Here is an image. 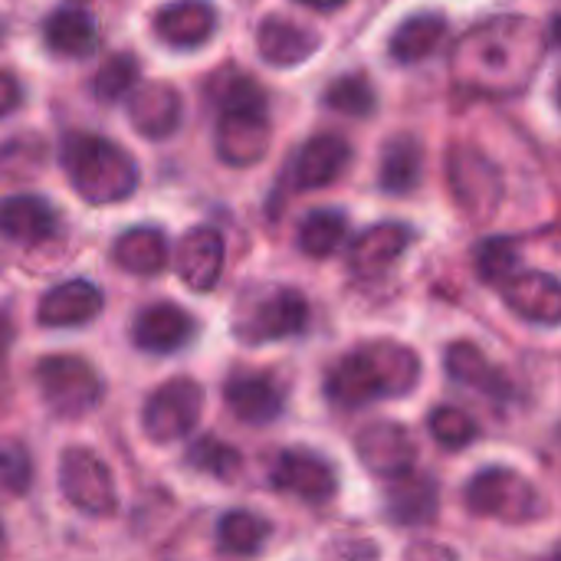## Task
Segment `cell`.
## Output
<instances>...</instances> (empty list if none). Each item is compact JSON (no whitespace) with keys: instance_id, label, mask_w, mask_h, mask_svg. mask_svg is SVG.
<instances>
[{"instance_id":"6da1fadb","label":"cell","mask_w":561,"mask_h":561,"mask_svg":"<svg viewBox=\"0 0 561 561\" xmlns=\"http://www.w3.org/2000/svg\"><path fill=\"white\" fill-rule=\"evenodd\" d=\"M542 33L519 16H500L486 26H477L454 56V76L480 92H516L529 82V76L506 62V56L539 66Z\"/></svg>"},{"instance_id":"7a4b0ae2","label":"cell","mask_w":561,"mask_h":561,"mask_svg":"<svg viewBox=\"0 0 561 561\" xmlns=\"http://www.w3.org/2000/svg\"><path fill=\"white\" fill-rule=\"evenodd\" d=\"M417 378L421 362L411 348L378 342L342 358L325 378V394L335 408H365L375 398L408 394L417 385Z\"/></svg>"},{"instance_id":"3957f363","label":"cell","mask_w":561,"mask_h":561,"mask_svg":"<svg viewBox=\"0 0 561 561\" xmlns=\"http://www.w3.org/2000/svg\"><path fill=\"white\" fill-rule=\"evenodd\" d=\"M62 168L76 194L89 204H122L138 187L135 158L102 135H69L62 141Z\"/></svg>"},{"instance_id":"277c9868","label":"cell","mask_w":561,"mask_h":561,"mask_svg":"<svg viewBox=\"0 0 561 561\" xmlns=\"http://www.w3.org/2000/svg\"><path fill=\"white\" fill-rule=\"evenodd\" d=\"M36 385L56 417H85L102 404V375L76 355H49L36 365Z\"/></svg>"},{"instance_id":"5b68a950","label":"cell","mask_w":561,"mask_h":561,"mask_svg":"<svg viewBox=\"0 0 561 561\" xmlns=\"http://www.w3.org/2000/svg\"><path fill=\"white\" fill-rule=\"evenodd\" d=\"M467 506L473 516L496 519V523H533L546 513L542 493L516 470L493 467L470 480Z\"/></svg>"},{"instance_id":"8992f818","label":"cell","mask_w":561,"mask_h":561,"mask_svg":"<svg viewBox=\"0 0 561 561\" xmlns=\"http://www.w3.org/2000/svg\"><path fill=\"white\" fill-rule=\"evenodd\" d=\"M447 181L457 207L473 220H490L503 201V178L496 164L473 145H454L447 154Z\"/></svg>"},{"instance_id":"52a82bcc","label":"cell","mask_w":561,"mask_h":561,"mask_svg":"<svg viewBox=\"0 0 561 561\" xmlns=\"http://www.w3.org/2000/svg\"><path fill=\"white\" fill-rule=\"evenodd\" d=\"M59 490L85 516H112L118 506L108 467L85 447H69L59 460Z\"/></svg>"},{"instance_id":"ba28073f","label":"cell","mask_w":561,"mask_h":561,"mask_svg":"<svg viewBox=\"0 0 561 561\" xmlns=\"http://www.w3.org/2000/svg\"><path fill=\"white\" fill-rule=\"evenodd\" d=\"M201 404H204V391L194 378H171L145 404L141 414L145 434L154 444H171L187 437L201 421Z\"/></svg>"},{"instance_id":"9c48e42d","label":"cell","mask_w":561,"mask_h":561,"mask_svg":"<svg viewBox=\"0 0 561 561\" xmlns=\"http://www.w3.org/2000/svg\"><path fill=\"white\" fill-rule=\"evenodd\" d=\"M309 322V302L296 289H270L237 319V335L243 342H276L299 335Z\"/></svg>"},{"instance_id":"30bf717a","label":"cell","mask_w":561,"mask_h":561,"mask_svg":"<svg viewBox=\"0 0 561 561\" xmlns=\"http://www.w3.org/2000/svg\"><path fill=\"white\" fill-rule=\"evenodd\" d=\"M270 151V118L266 108H233L220 112L217 122V154L230 168H250Z\"/></svg>"},{"instance_id":"8fae6325","label":"cell","mask_w":561,"mask_h":561,"mask_svg":"<svg viewBox=\"0 0 561 561\" xmlns=\"http://www.w3.org/2000/svg\"><path fill=\"white\" fill-rule=\"evenodd\" d=\"M355 447H358L362 463L381 480H391V477H401V473L414 470L417 447H414L404 424L378 421V424H371V427H365L358 434Z\"/></svg>"},{"instance_id":"7c38bea8","label":"cell","mask_w":561,"mask_h":561,"mask_svg":"<svg viewBox=\"0 0 561 561\" xmlns=\"http://www.w3.org/2000/svg\"><path fill=\"white\" fill-rule=\"evenodd\" d=\"M273 486L306 503H325L339 490V477L329 460L312 450H286L273 467Z\"/></svg>"},{"instance_id":"4fadbf2b","label":"cell","mask_w":561,"mask_h":561,"mask_svg":"<svg viewBox=\"0 0 561 561\" xmlns=\"http://www.w3.org/2000/svg\"><path fill=\"white\" fill-rule=\"evenodd\" d=\"M128 118L141 138L164 141L181 128L184 118V102L174 85L168 82H145L135 85L128 95Z\"/></svg>"},{"instance_id":"5bb4252c","label":"cell","mask_w":561,"mask_h":561,"mask_svg":"<svg viewBox=\"0 0 561 561\" xmlns=\"http://www.w3.org/2000/svg\"><path fill=\"white\" fill-rule=\"evenodd\" d=\"M506 306L536 325H561V283L542 270H516L503 283Z\"/></svg>"},{"instance_id":"9a60e30c","label":"cell","mask_w":561,"mask_h":561,"mask_svg":"<svg viewBox=\"0 0 561 561\" xmlns=\"http://www.w3.org/2000/svg\"><path fill=\"white\" fill-rule=\"evenodd\" d=\"M102 306L105 296L99 286H92L89 279H66L39 299L36 322L43 329H79L89 325L102 312Z\"/></svg>"},{"instance_id":"2e32d148","label":"cell","mask_w":561,"mask_h":561,"mask_svg":"<svg viewBox=\"0 0 561 561\" xmlns=\"http://www.w3.org/2000/svg\"><path fill=\"white\" fill-rule=\"evenodd\" d=\"M194 339V319L171 302H158L138 312L131 325V342L135 348L148 355H174Z\"/></svg>"},{"instance_id":"e0dca14e","label":"cell","mask_w":561,"mask_h":561,"mask_svg":"<svg viewBox=\"0 0 561 561\" xmlns=\"http://www.w3.org/2000/svg\"><path fill=\"white\" fill-rule=\"evenodd\" d=\"M224 273V237L214 227H194L178 247V276L194 293H210Z\"/></svg>"},{"instance_id":"ac0fdd59","label":"cell","mask_w":561,"mask_h":561,"mask_svg":"<svg viewBox=\"0 0 561 561\" xmlns=\"http://www.w3.org/2000/svg\"><path fill=\"white\" fill-rule=\"evenodd\" d=\"M217 30V10L207 0H174L154 13V33L174 49L204 46Z\"/></svg>"},{"instance_id":"d6986e66","label":"cell","mask_w":561,"mask_h":561,"mask_svg":"<svg viewBox=\"0 0 561 561\" xmlns=\"http://www.w3.org/2000/svg\"><path fill=\"white\" fill-rule=\"evenodd\" d=\"M56 207L36 194H13L0 201V233L13 243L36 247L56 237Z\"/></svg>"},{"instance_id":"ffe728a7","label":"cell","mask_w":561,"mask_h":561,"mask_svg":"<svg viewBox=\"0 0 561 561\" xmlns=\"http://www.w3.org/2000/svg\"><path fill=\"white\" fill-rule=\"evenodd\" d=\"M352 161V145L342 135H316L302 145L293 164V181L302 191L332 184Z\"/></svg>"},{"instance_id":"44dd1931","label":"cell","mask_w":561,"mask_h":561,"mask_svg":"<svg viewBox=\"0 0 561 561\" xmlns=\"http://www.w3.org/2000/svg\"><path fill=\"white\" fill-rule=\"evenodd\" d=\"M411 243V230L404 224H378V227H368L348 250V266L355 276L362 279H371V276H381L391 263H398L404 256Z\"/></svg>"},{"instance_id":"7402d4cb","label":"cell","mask_w":561,"mask_h":561,"mask_svg":"<svg viewBox=\"0 0 561 561\" xmlns=\"http://www.w3.org/2000/svg\"><path fill=\"white\" fill-rule=\"evenodd\" d=\"M319 49V36L293 20L266 16L256 30V53L276 69H293Z\"/></svg>"},{"instance_id":"603a6c76","label":"cell","mask_w":561,"mask_h":561,"mask_svg":"<svg viewBox=\"0 0 561 561\" xmlns=\"http://www.w3.org/2000/svg\"><path fill=\"white\" fill-rule=\"evenodd\" d=\"M227 408L243 424H270L283 414V391L270 375H237L224 388Z\"/></svg>"},{"instance_id":"cb8c5ba5","label":"cell","mask_w":561,"mask_h":561,"mask_svg":"<svg viewBox=\"0 0 561 561\" xmlns=\"http://www.w3.org/2000/svg\"><path fill=\"white\" fill-rule=\"evenodd\" d=\"M385 503H388V516L394 523L424 526V523H431L437 516L440 493H437V483L431 477H417L414 470H408V473L388 480Z\"/></svg>"},{"instance_id":"d4e9b609","label":"cell","mask_w":561,"mask_h":561,"mask_svg":"<svg viewBox=\"0 0 561 561\" xmlns=\"http://www.w3.org/2000/svg\"><path fill=\"white\" fill-rule=\"evenodd\" d=\"M112 260L131 276H158L168 266V240L154 227H131L115 240Z\"/></svg>"},{"instance_id":"484cf974","label":"cell","mask_w":561,"mask_h":561,"mask_svg":"<svg viewBox=\"0 0 561 561\" xmlns=\"http://www.w3.org/2000/svg\"><path fill=\"white\" fill-rule=\"evenodd\" d=\"M43 36L56 56H69V59H82V56L95 53V46H99V33H95L92 16L85 10H76V7L56 10L46 20Z\"/></svg>"},{"instance_id":"4316f807","label":"cell","mask_w":561,"mask_h":561,"mask_svg":"<svg viewBox=\"0 0 561 561\" xmlns=\"http://www.w3.org/2000/svg\"><path fill=\"white\" fill-rule=\"evenodd\" d=\"M421 171H424V151L421 141L411 135H398L385 145L381 151V191L385 194H411L421 184Z\"/></svg>"},{"instance_id":"83f0119b","label":"cell","mask_w":561,"mask_h":561,"mask_svg":"<svg viewBox=\"0 0 561 561\" xmlns=\"http://www.w3.org/2000/svg\"><path fill=\"white\" fill-rule=\"evenodd\" d=\"M444 36H447V20L444 16H437V13H417V16L404 20L394 30L388 49H391L394 62L414 66V62L427 59L440 46Z\"/></svg>"},{"instance_id":"f1b7e54d","label":"cell","mask_w":561,"mask_h":561,"mask_svg":"<svg viewBox=\"0 0 561 561\" xmlns=\"http://www.w3.org/2000/svg\"><path fill=\"white\" fill-rule=\"evenodd\" d=\"M447 375L460 385H470L477 391H486V394H496L506 388V378L503 371L473 345V342H454L447 348Z\"/></svg>"},{"instance_id":"f546056e","label":"cell","mask_w":561,"mask_h":561,"mask_svg":"<svg viewBox=\"0 0 561 561\" xmlns=\"http://www.w3.org/2000/svg\"><path fill=\"white\" fill-rule=\"evenodd\" d=\"M270 539V526L266 519H260L256 513L247 510H233L220 519L217 526V546L227 556H256Z\"/></svg>"},{"instance_id":"4dcf8cb0","label":"cell","mask_w":561,"mask_h":561,"mask_svg":"<svg viewBox=\"0 0 561 561\" xmlns=\"http://www.w3.org/2000/svg\"><path fill=\"white\" fill-rule=\"evenodd\" d=\"M345 230L348 227H345V214L342 210H316L299 227V250L306 256H316V260L332 256L342 247Z\"/></svg>"},{"instance_id":"1f68e13d","label":"cell","mask_w":561,"mask_h":561,"mask_svg":"<svg viewBox=\"0 0 561 561\" xmlns=\"http://www.w3.org/2000/svg\"><path fill=\"white\" fill-rule=\"evenodd\" d=\"M375 89L365 76H342L325 92V105L348 118H368L375 112Z\"/></svg>"},{"instance_id":"d6a6232c","label":"cell","mask_w":561,"mask_h":561,"mask_svg":"<svg viewBox=\"0 0 561 561\" xmlns=\"http://www.w3.org/2000/svg\"><path fill=\"white\" fill-rule=\"evenodd\" d=\"M95 95L102 102H118V99H128L131 89L138 85V59L128 56V53H115L108 56L99 72H95Z\"/></svg>"},{"instance_id":"836d02e7","label":"cell","mask_w":561,"mask_h":561,"mask_svg":"<svg viewBox=\"0 0 561 561\" xmlns=\"http://www.w3.org/2000/svg\"><path fill=\"white\" fill-rule=\"evenodd\" d=\"M187 463L207 477H217V480H233L240 473V454L230 447V444H220L214 437H204L197 440L191 450H187Z\"/></svg>"},{"instance_id":"e575fe53","label":"cell","mask_w":561,"mask_h":561,"mask_svg":"<svg viewBox=\"0 0 561 561\" xmlns=\"http://www.w3.org/2000/svg\"><path fill=\"white\" fill-rule=\"evenodd\" d=\"M516 266H519V250H516L513 240L496 237V240H483L477 247V273H480V279H486L493 286H503L516 273Z\"/></svg>"},{"instance_id":"d590c367","label":"cell","mask_w":561,"mask_h":561,"mask_svg":"<svg viewBox=\"0 0 561 561\" xmlns=\"http://www.w3.org/2000/svg\"><path fill=\"white\" fill-rule=\"evenodd\" d=\"M427 427H431L434 440H437L440 447H450V450H460V447L473 444L477 434H480L477 421H473L467 411H460V408H437V411L431 414Z\"/></svg>"},{"instance_id":"8d00e7d4","label":"cell","mask_w":561,"mask_h":561,"mask_svg":"<svg viewBox=\"0 0 561 561\" xmlns=\"http://www.w3.org/2000/svg\"><path fill=\"white\" fill-rule=\"evenodd\" d=\"M33 483V460L20 444H0V490L23 496Z\"/></svg>"},{"instance_id":"74e56055","label":"cell","mask_w":561,"mask_h":561,"mask_svg":"<svg viewBox=\"0 0 561 561\" xmlns=\"http://www.w3.org/2000/svg\"><path fill=\"white\" fill-rule=\"evenodd\" d=\"M20 102H23V85L10 72H0V118L16 112Z\"/></svg>"},{"instance_id":"f35d334b","label":"cell","mask_w":561,"mask_h":561,"mask_svg":"<svg viewBox=\"0 0 561 561\" xmlns=\"http://www.w3.org/2000/svg\"><path fill=\"white\" fill-rule=\"evenodd\" d=\"M10 335H13V329H10V319L0 312V355L7 352V345H10Z\"/></svg>"},{"instance_id":"ab89813d","label":"cell","mask_w":561,"mask_h":561,"mask_svg":"<svg viewBox=\"0 0 561 561\" xmlns=\"http://www.w3.org/2000/svg\"><path fill=\"white\" fill-rule=\"evenodd\" d=\"M299 3H306V7H316V10H335V7H342L345 0H299Z\"/></svg>"},{"instance_id":"60d3db41","label":"cell","mask_w":561,"mask_h":561,"mask_svg":"<svg viewBox=\"0 0 561 561\" xmlns=\"http://www.w3.org/2000/svg\"><path fill=\"white\" fill-rule=\"evenodd\" d=\"M552 39H556V43H561V16L556 20V23H552Z\"/></svg>"},{"instance_id":"b9f144b4","label":"cell","mask_w":561,"mask_h":561,"mask_svg":"<svg viewBox=\"0 0 561 561\" xmlns=\"http://www.w3.org/2000/svg\"><path fill=\"white\" fill-rule=\"evenodd\" d=\"M0 546H3V529H0Z\"/></svg>"},{"instance_id":"7bdbcfd3","label":"cell","mask_w":561,"mask_h":561,"mask_svg":"<svg viewBox=\"0 0 561 561\" xmlns=\"http://www.w3.org/2000/svg\"><path fill=\"white\" fill-rule=\"evenodd\" d=\"M559 105H561V82H559Z\"/></svg>"}]
</instances>
